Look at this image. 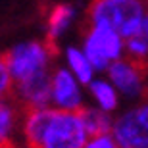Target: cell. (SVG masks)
I'll return each mask as SVG.
<instances>
[{
  "mask_svg": "<svg viewBox=\"0 0 148 148\" xmlns=\"http://www.w3.org/2000/svg\"><path fill=\"white\" fill-rule=\"evenodd\" d=\"M19 135L23 148H85L90 137L81 112L52 106L25 110Z\"/></svg>",
  "mask_w": 148,
  "mask_h": 148,
  "instance_id": "6da1fadb",
  "label": "cell"
},
{
  "mask_svg": "<svg viewBox=\"0 0 148 148\" xmlns=\"http://www.w3.org/2000/svg\"><path fill=\"white\" fill-rule=\"evenodd\" d=\"M148 0H90L87 19L90 25H106L123 38L143 33Z\"/></svg>",
  "mask_w": 148,
  "mask_h": 148,
  "instance_id": "7a4b0ae2",
  "label": "cell"
},
{
  "mask_svg": "<svg viewBox=\"0 0 148 148\" xmlns=\"http://www.w3.org/2000/svg\"><path fill=\"white\" fill-rule=\"evenodd\" d=\"M56 46L44 40H23L4 54L10 66L14 85L52 75V58Z\"/></svg>",
  "mask_w": 148,
  "mask_h": 148,
  "instance_id": "3957f363",
  "label": "cell"
},
{
  "mask_svg": "<svg viewBox=\"0 0 148 148\" xmlns=\"http://www.w3.org/2000/svg\"><path fill=\"white\" fill-rule=\"evenodd\" d=\"M81 48L85 50L88 60L92 62L96 71L106 73V69L114 62L125 58V38L112 27L87 23Z\"/></svg>",
  "mask_w": 148,
  "mask_h": 148,
  "instance_id": "277c9868",
  "label": "cell"
},
{
  "mask_svg": "<svg viewBox=\"0 0 148 148\" xmlns=\"http://www.w3.org/2000/svg\"><path fill=\"white\" fill-rule=\"evenodd\" d=\"M112 135L119 148H148V96L115 115Z\"/></svg>",
  "mask_w": 148,
  "mask_h": 148,
  "instance_id": "5b68a950",
  "label": "cell"
},
{
  "mask_svg": "<svg viewBox=\"0 0 148 148\" xmlns=\"http://www.w3.org/2000/svg\"><path fill=\"white\" fill-rule=\"evenodd\" d=\"M148 64L138 60H133L129 56L121 58V60L114 62L108 69H106V77L115 85V88L119 90L121 98L137 102V100H144L148 94Z\"/></svg>",
  "mask_w": 148,
  "mask_h": 148,
  "instance_id": "8992f818",
  "label": "cell"
},
{
  "mask_svg": "<svg viewBox=\"0 0 148 148\" xmlns=\"http://www.w3.org/2000/svg\"><path fill=\"white\" fill-rule=\"evenodd\" d=\"M85 85L67 67H56L50 79V106L66 112L85 108Z\"/></svg>",
  "mask_w": 148,
  "mask_h": 148,
  "instance_id": "52a82bcc",
  "label": "cell"
},
{
  "mask_svg": "<svg viewBox=\"0 0 148 148\" xmlns=\"http://www.w3.org/2000/svg\"><path fill=\"white\" fill-rule=\"evenodd\" d=\"M23 114L25 110L12 96L0 98V148H14L16 135L21 133Z\"/></svg>",
  "mask_w": 148,
  "mask_h": 148,
  "instance_id": "ba28073f",
  "label": "cell"
},
{
  "mask_svg": "<svg viewBox=\"0 0 148 148\" xmlns=\"http://www.w3.org/2000/svg\"><path fill=\"white\" fill-rule=\"evenodd\" d=\"M87 88H88V96H90L92 106L108 112V114H115L119 110L121 94L108 77H94V81Z\"/></svg>",
  "mask_w": 148,
  "mask_h": 148,
  "instance_id": "9c48e42d",
  "label": "cell"
},
{
  "mask_svg": "<svg viewBox=\"0 0 148 148\" xmlns=\"http://www.w3.org/2000/svg\"><path fill=\"white\" fill-rule=\"evenodd\" d=\"M75 16H77V10L71 4L52 6L48 16H46V40L56 46V42L66 35V31L75 21Z\"/></svg>",
  "mask_w": 148,
  "mask_h": 148,
  "instance_id": "30bf717a",
  "label": "cell"
},
{
  "mask_svg": "<svg viewBox=\"0 0 148 148\" xmlns=\"http://www.w3.org/2000/svg\"><path fill=\"white\" fill-rule=\"evenodd\" d=\"M66 67L79 81L88 87L96 77V67L92 66V62L88 60V56L85 54V50L81 46H67L66 48Z\"/></svg>",
  "mask_w": 148,
  "mask_h": 148,
  "instance_id": "8fae6325",
  "label": "cell"
},
{
  "mask_svg": "<svg viewBox=\"0 0 148 148\" xmlns=\"http://www.w3.org/2000/svg\"><path fill=\"white\" fill-rule=\"evenodd\" d=\"M83 121L88 129V135H102V133H112L114 127V115L108 112L100 110L96 106H85L81 110Z\"/></svg>",
  "mask_w": 148,
  "mask_h": 148,
  "instance_id": "7c38bea8",
  "label": "cell"
},
{
  "mask_svg": "<svg viewBox=\"0 0 148 148\" xmlns=\"http://www.w3.org/2000/svg\"><path fill=\"white\" fill-rule=\"evenodd\" d=\"M125 56L148 64V37L146 35L140 33V35L125 38Z\"/></svg>",
  "mask_w": 148,
  "mask_h": 148,
  "instance_id": "4fadbf2b",
  "label": "cell"
},
{
  "mask_svg": "<svg viewBox=\"0 0 148 148\" xmlns=\"http://www.w3.org/2000/svg\"><path fill=\"white\" fill-rule=\"evenodd\" d=\"M14 92V77H12L10 66L6 62L4 54L0 56V96H12Z\"/></svg>",
  "mask_w": 148,
  "mask_h": 148,
  "instance_id": "5bb4252c",
  "label": "cell"
},
{
  "mask_svg": "<svg viewBox=\"0 0 148 148\" xmlns=\"http://www.w3.org/2000/svg\"><path fill=\"white\" fill-rule=\"evenodd\" d=\"M85 148H119V144L112 133H102V135H90Z\"/></svg>",
  "mask_w": 148,
  "mask_h": 148,
  "instance_id": "9a60e30c",
  "label": "cell"
},
{
  "mask_svg": "<svg viewBox=\"0 0 148 148\" xmlns=\"http://www.w3.org/2000/svg\"><path fill=\"white\" fill-rule=\"evenodd\" d=\"M143 35L148 37V16H146V21H144V27H143Z\"/></svg>",
  "mask_w": 148,
  "mask_h": 148,
  "instance_id": "2e32d148",
  "label": "cell"
},
{
  "mask_svg": "<svg viewBox=\"0 0 148 148\" xmlns=\"http://www.w3.org/2000/svg\"><path fill=\"white\" fill-rule=\"evenodd\" d=\"M0 98H2V96H0Z\"/></svg>",
  "mask_w": 148,
  "mask_h": 148,
  "instance_id": "e0dca14e",
  "label": "cell"
}]
</instances>
